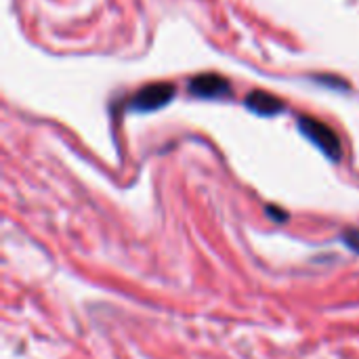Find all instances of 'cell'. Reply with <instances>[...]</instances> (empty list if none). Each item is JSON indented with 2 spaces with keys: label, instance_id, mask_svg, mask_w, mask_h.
<instances>
[{
  "label": "cell",
  "instance_id": "5b68a950",
  "mask_svg": "<svg viewBox=\"0 0 359 359\" xmlns=\"http://www.w3.org/2000/svg\"><path fill=\"white\" fill-rule=\"evenodd\" d=\"M345 240H347V244H349L351 248L359 250V231H358V229H353V231L345 233Z\"/></svg>",
  "mask_w": 359,
  "mask_h": 359
},
{
  "label": "cell",
  "instance_id": "277c9868",
  "mask_svg": "<svg viewBox=\"0 0 359 359\" xmlns=\"http://www.w3.org/2000/svg\"><path fill=\"white\" fill-rule=\"evenodd\" d=\"M246 107H250L252 111H257L261 116H273L284 109V103L265 90H255L246 97Z\"/></svg>",
  "mask_w": 359,
  "mask_h": 359
},
{
  "label": "cell",
  "instance_id": "7a4b0ae2",
  "mask_svg": "<svg viewBox=\"0 0 359 359\" xmlns=\"http://www.w3.org/2000/svg\"><path fill=\"white\" fill-rule=\"evenodd\" d=\"M177 88L172 84H149V86H143L130 101V105L137 109V111H154V109H160L164 107L172 97H175Z\"/></svg>",
  "mask_w": 359,
  "mask_h": 359
},
{
  "label": "cell",
  "instance_id": "3957f363",
  "mask_svg": "<svg viewBox=\"0 0 359 359\" xmlns=\"http://www.w3.org/2000/svg\"><path fill=\"white\" fill-rule=\"evenodd\" d=\"M189 93L196 97H204V99H215V97H223L229 95V84L223 76L217 74H202L196 76L189 82Z\"/></svg>",
  "mask_w": 359,
  "mask_h": 359
},
{
  "label": "cell",
  "instance_id": "6da1fadb",
  "mask_svg": "<svg viewBox=\"0 0 359 359\" xmlns=\"http://www.w3.org/2000/svg\"><path fill=\"white\" fill-rule=\"evenodd\" d=\"M299 126H301L303 135L311 143H316L328 158H332V160L341 158V139H339V135L328 124L305 116V118L299 120Z\"/></svg>",
  "mask_w": 359,
  "mask_h": 359
}]
</instances>
